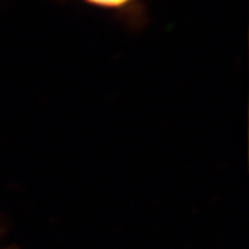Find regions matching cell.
Listing matches in <instances>:
<instances>
[{
    "label": "cell",
    "mask_w": 249,
    "mask_h": 249,
    "mask_svg": "<svg viewBox=\"0 0 249 249\" xmlns=\"http://www.w3.org/2000/svg\"><path fill=\"white\" fill-rule=\"evenodd\" d=\"M79 1L88 6H93V7L107 10V11L129 13L136 6H139L140 0H79Z\"/></svg>",
    "instance_id": "obj_1"
}]
</instances>
